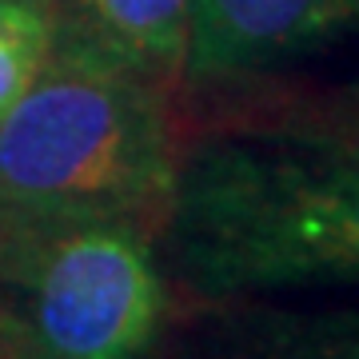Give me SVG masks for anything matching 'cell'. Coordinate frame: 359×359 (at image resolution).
<instances>
[{"mask_svg":"<svg viewBox=\"0 0 359 359\" xmlns=\"http://www.w3.org/2000/svg\"><path fill=\"white\" fill-rule=\"evenodd\" d=\"M0 327L25 359H152L172 280L136 219L0 224Z\"/></svg>","mask_w":359,"mask_h":359,"instance_id":"3957f363","label":"cell"},{"mask_svg":"<svg viewBox=\"0 0 359 359\" xmlns=\"http://www.w3.org/2000/svg\"><path fill=\"white\" fill-rule=\"evenodd\" d=\"M283 108H287V104H283ZM287 112L304 116V120L320 124V128L339 132V136L359 140V76L351 80V84H344V88L327 92V96L316 100V104H292Z\"/></svg>","mask_w":359,"mask_h":359,"instance_id":"ba28073f","label":"cell"},{"mask_svg":"<svg viewBox=\"0 0 359 359\" xmlns=\"http://www.w3.org/2000/svg\"><path fill=\"white\" fill-rule=\"evenodd\" d=\"M172 100L52 48L0 116V224L136 219L160 236L180 168Z\"/></svg>","mask_w":359,"mask_h":359,"instance_id":"7a4b0ae2","label":"cell"},{"mask_svg":"<svg viewBox=\"0 0 359 359\" xmlns=\"http://www.w3.org/2000/svg\"><path fill=\"white\" fill-rule=\"evenodd\" d=\"M168 359H359V311H287L248 299H204Z\"/></svg>","mask_w":359,"mask_h":359,"instance_id":"8992f818","label":"cell"},{"mask_svg":"<svg viewBox=\"0 0 359 359\" xmlns=\"http://www.w3.org/2000/svg\"><path fill=\"white\" fill-rule=\"evenodd\" d=\"M192 0H52V48L180 96Z\"/></svg>","mask_w":359,"mask_h":359,"instance_id":"5b68a950","label":"cell"},{"mask_svg":"<svg viewBox=\"0 0 359 359\" xmlns=\"http://www.w3.org/2000/svg\"><path fill=\"white\" fill-rule=\"evenodd\" d=\"M52 52V0H0V116L8 112Z\"/></svg>","mask_w":359,"mask_h":359,"instance_id":"52a82bcc","label":"cell"},{"mask_svg":"<svg viewBox=\"0 0 359 359\" xmlns=\"http://www.w3.org/2000/svg\"><path fill=\"white\" fill-rule=\"evenodd\" d=\"M156 248L196 299L359 283V140L287 108L219 120L180 144Z\"/></svg>","mask_w":359,"mask_h":359,"instance_id":"6da1fadb","label":"cell"},{"mask_svg":"<svg viewBox=\"0 0 359 359\" xmlns=\"http://www.w3.org/2000/svg\"><path fill=\"white\" fill-rule=\"evenodd\" d=\"M344 36H359V0H192L180 92L244 88Z\"/></svg>","mask_w":359,"mask_h":359,"instance_id":"277c9868","label":"cell"}]
</instances>
